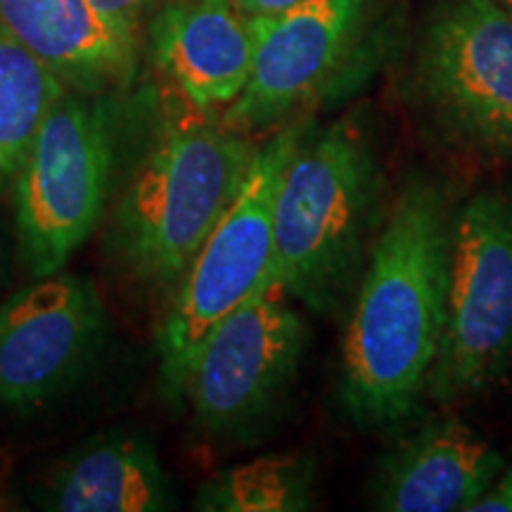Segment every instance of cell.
<instances>
[{
  "mask_svg": "<svg viewBox=\"0 0 512 512\" xmlns=\"http://www.w3.org/2000/svg\"><path fill=\"white\" fill-rule=\"evenodd\" d=\"M453 214L413 178L389 207L356 287L342 347V408L361 430L408 420L427 394L446 328Z\"/></svg>",
  "mask_w": 512,
  "mask_h": 512,
  "instance_id": "6da1fadb",
  "label": "cell"
},
{
  "mask_svg": "<svg viewBox=\"0 0 512 512\" xmlns=\"http://www.w3.org/2000/svg\"><path fill=\"white\" fill-rule=\"evenodd\" d=\"M256 150L249 133L185 98L183 107L166 110L114 211L112 242L128 271L150 287L181 283L238 197Z\"/></svg>",
  "mask_w": 512,
  "mask_h": 512,
  "instance_id": "7a4b0ae2",
  "label": "cell"
},
{
  "mask_svg": "<svg viewBox=\"0 0 512 512\" xmlns=\"http://www.w3.org/2000/svg\"><path fill=\"white\" fill-rule=\"evenodd\" d=\"M380 185L368 140L347 121L294 147L275 195V280L313 313H335L358 287Z\"/></svg>",
  "mask_w": 512,
  "mask_h": 512,
  "instance_id": "3957f363",
  "label": "cell"
},
{
  "mask_svg": "<svg viewBox=\"0 0 512 512\" xmlns=\"http://www.w3.org/2000/svg\"><path fill=\"white\" fill-rule=\"evenodd\" d=\"M299 138V126H280L266 145H259L238 197L176 285L174 304L159 330L162 380L171 396H181L188 370L209 332L238 306L278 283L275 195Z\"/></svg>",
  "mask_w": 512,
  "mask_h": 512,
  "instance_id": "277c9868",
  "label": "cell"
},
{
  "mask_svg": "<svg viewBox=\"0 0 512 512\" xmlns=\"http://www.w3.org/2000/svg\"><path fill=\"white\" fill-rule=\"evenodd\" d=\"M110 105L67 88L15 178L19 247L36 278L62 271L102 219L114 166Z\"/></svg>",
  "mask_w": 512,
  "mask_h": 512,
  "instance_id": "5b68a950",
  "label": "cell"
},
{
  "mask_svg": "<svg viewBox=\"0 0 512 512\" xmlns=\"http://www.w3.org/2000/svg\"><path fill=\"white\" fill-rule=\"evenodd\" d=\"M306 337L304 318L278 283L223 318L204 339L181 389L197 430L216 441L264 434L290 399Z\"/></svg>",
  "mask_w": 512,
  "mask_h": 512,
  "instance_id": "8992f818",
  "label": "cell"
},
{
  "mask_svg": "<svg viewBox=\"0 0 512 512\" xmlns=\"http://www.w3.org/2000/svg\"><path fill=\"white\" fill-rule=\"evenodd\" d=\"M512 375V197L479 192L453 214L446 328L427 396L472 399Z\"/></svg>",
  "mask_w": 512,
  "mask_h": 512,
  "instance_id": "52a82bcc",
  "label": "cell"
},
{
  "mask_svg": "<svg viewBox=\"0 0 512 512\" xmlns=\"http://www.w3.org/2000/svg\"><path fill=\"white\" fill-rule=\"evenodd\" d=\"M420 91L456 143L512 157V12L498 0H444L418 62Z\"/></svg>",
  "mask_w": 512,
  "mask_h": 512,
  "instance_id": "ba28073f",
  "label": "cell"
},
{
  "mask_svg": "<svg viewBox=\"0 0 512 512\" xmlns=\"http://www.w3.org/2000/svg\"><path fill=\"white\" fill-rule=\"evenodd\" d=\"M107 330L91 280L38 275L0 306V406L34 411L67 392L93 366Z\"/></svg>",
  "mask_w": 512,
  "mask_h": 512,
  "instance_id": "9c48e42d",
  "label": "cell"
},
{
  "mask_svg": "<svg viewBox=\"0 0 512 512\" xmlns=\"http://www.w3.org/2000/svg\"><path fill=\"white\" fill-rule=\"evenodd\" d=\"M366 5L368 0H302L275 15H256L252 74L223 121L252 136L302 110L342 64Z\"/></svg>",
  "mask_w": 512,
  "mask_h": 512,
  "instance_id": "30bf717a",
  "label": "cell"
},
{
  "mask_svg": "<svg viewBox=\"0 0 512 512\" xmlns=\"http://www.w3.org/2000/svg\"><path fill=\"white\" fill-rule=\"evenodd\" d=\"M496 446L456 418L408 432L375 467L370 496L384 512H472L505 470Z\"/></svg>",
  "mask_w": 512,
  "mask_h": 512,
  "instance_id": "8fae6325",
  "label": "cell"
},
{
  "mask_svg": "<svg viewBox=\"0 0 512 512\" xmlns=\"http://www.w3.org/2000/svg\"><path fill=\"white\" fill-rule=\"evenodd\" d=\"M259 19L238 0H166L150 24L157 67L200 110L233 105L252 74Z\"/></svg>",
  "mask_w": 512,
  "mask_h": 512,
  "instance_id": "7c38bea8",
  "label": "cell"
},
{
  "mask_svg": "<svg viewBox=\"0 0 512 512\" xmlns=\"http://www.w3.org/2000/svg\"><path fill=\"white\" fill-rule=\"evenodd\" d=\"M0 24L69 91L110 95L136 76L138 34L110 22L93 0H0Z\"/></svg>",
  "mask_w": 512,
  "mask_h": 512,
  "instance_id": "4fadbf2b",
  "label": "cell"
},
{
  "mask_svg": "<svg viewBox=\"0 0 512 512\" xmlns=\"http://www.w3.org/2000/svg\"><path fill=\"white\" fill-rule=\"evenodd\" d=\"M41 501L57 512H159L174 508L176 496L150 439L110 432L67 453L43 484Z\"/></svg>",
  "mask_w": 512,
  "mask_h": 512,
  "instance_id": "5bb4252c",
  "label": "cell"
},
{
  "mask_svg": "<svg viewBox=\"0 0 512 512\" xmlns=\"http://www.w3.org/2000/svg\"><path fill=\"white\" fill-rule=\"evenodd\" d=\"M64 91L46 64L0 24V192L15 183L38 128Z\"/></svg>",
  "mask_w": 512,
  "mask_h": 512,
  "instance_id": "9a60e30c",
  "label": "cell"
},
{
  "mask_svg": "<svg viewBox=\"0 0 512 512\" xmlns=\"http://www.w3.org/2000/svg\"><path fill=\"white\" fill-rule=\"evenodd\" d=\"M316 494L313 463L302 453H275L230 467L204 482L195 508L207 512H302Z\"/></svg>",
  "mask_w": 512,
  "mask_h": 512,
  "instance_id": "2e32d148",
  "label": "cell"
},
{
  "mask_svg": "<svg viewBox=\"0 0 512 512\" xmlns=\"http://www.w3.org/2000/svg\"><path fill=\"white\" fill-rule=\"evenodd\" d=\"M164 0H93V5L105 15L110 22L119 24L121 29L138 34L140 22L147 17V12L155 10Z\"/></svg>",
  "mask_w": 512,
  "mask_h": 512,
  "instance_id": "e0dca14e",
  "label": "cell"
},
{
  "mask_svg": "<svg viewBox=\"0 0 512 512\" xmlns=\"http://www.w3.org/2000/svg\"><path fill=\"white\" fill-rule=\"evenodd\" d=\"M472 512H512V465L505 467L494 489L472 508Z\"/></svg>",
  "mask_w": 512,
  "mask_h": 512,
  "instance_id": "ac0fdd59",
  "label": "cell"
},
{
  "mask_svg": "<svg viewBox=\"0 0 512 512\" xmlns=\"http://www.w3.org/2000/svg\"><path fill=\"white\" fill-rule=\"evenodd\" d=\"M297 3H302V0H238V5L247 15H275V12H283Z\"/></svg>",
  "mask_w": 512,
  "mask_h": 512,
  "instance_id": "d6986e66",
  "label": "cell"
},
{
  "mask_svg": "<svg viewBox=\"0 0 512 512\" xmlns=\"http://www.w3.org/2000/svg\"><path fill=\"white\" fill-rule=\"evenodd\" d=\"M498 3H501V5H505V8H508V10L512 12V0H498Z\"/></svg>",
  "mask_w": 512,
  "mask_h": 512,
  "instance_id": "ffe728a7",
  "label": "cell"
}]
</instances>
